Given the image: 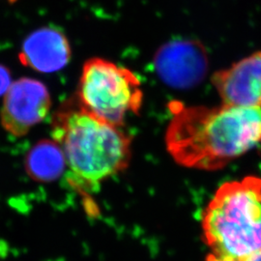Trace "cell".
I'll return each instance as SVG.
<instances>
[{"label":"cell","instance_id":"cell-2","mask_svg":"<svg viewBox=\"0 0 261 261\" xmlns=\"http://www.w3.org/2000/svg\"><path fill=\"white\" fill-rule=\"evenodd\" d=\"M53 137L64 152L75 184L92 191L129 166V136L87 112L80 103L58 112Z\"/></svg>","mask_w":261,"mask_h":261},{"label":"cell","instance_id":"cell-7","mask_svg":"<svg viewBox=\"0 0 261 261\" xmlns=\"http://www.w3.org/2000/svg\"><path fill=\"white\" fill-rule=\"evenodd\" d=\"M212 84L224 105L261 109V51L215 73Z\"/></svg>","mask_w":261,"mask_h":261},{"label":"cell","instance_id":"cell-13","mask_svg":"<svg viewBox=\"0 0 261 261\" xmlns=\"http://www.w3.org/2000/svg\"><path fill=\"white\" fill-rule=\"evenodd\" d=\"M10 1H15V0H10Z\"/></svg>","mask_w":261,"mask_h":261},{"label":"cell","instance_id":"cell-12","mask_svg":"<svg viewBox=\"0 0 261 261\" xmlns=\"http://www.w3.org/2000/svg\"><path fill=\"white\" fill-rule=\"evenodd\" d=\"M247 261H261V253L257 254V255H255V256H253L252 258Z\"/></svg>","mask_w":261,"mask_h":261},{"label":"cell","instance_id":"cell-6","mask_svg":"<svg viewBox=\"0 0 261 261\" xmlns=\"http://www.w3.org/2000/svg\"><path fill=\"white\" fill-rule=\"evenodd\" d=\"M208 56L203 45L194 40H173L159 48L154 67L165 84L177 89L196 86L205 77Z\"/></svg>","mask_w":261,"mask_h":261},{"label":"cell","instance_id":"cell-1","mask_svg":"<svg viewBox=\"0 0 261 261\" xmlns=\"http://www.w3.org/2000/svg\"><path fill=\"white\" fill-rule=\"evenodd\" d=\"M166 144L178 165L214 171L261 145V109L174 103Z\"/></svg>","mask_w":261,"mask_h":261},{"label":"cell","instance_id":"cell-11","mask_svg":"<svg viewBox=\"0 0 261 261\" xmlns=\"http://www.w3.org/2000/svg\"><path fill=\"white\" fill-rule=\"evenodd\" d=\"M206 261H224L222 260V259H220V258H218L217 256H215L214 254H212V253H210L208 256H207V258H206Z\"/></svg>","mask_w":261,"mask_h":261},{"label":"cell","instance_id":"cell-10","mask_svg":"<svg viewBox=\"0 0 261 261\" xmlns=\"http://www.w3.org/2000/svg\"><path fill=\"white\" fill-rule=\"evenodd\" d=\"M10 85H11V75H10L9 70L6 67L0 65V96L7 92Z\"/></svg>","mask_w":261,"mask_h":261},{"label":"cell","instance_id":"cell-8","mask_svg":"<svg viewBox=\"0 0 261 261\" xmlns=\"http://www.w3.org/2000/svg\"><path fill=\"white\" fill-rule=\"evenodd\" d=\"M71 57L69 42L56 28H43L32 32L22 45L20 61L42 73L63 69Z\"/></svg>","mask_w":261,"mask_h":261},{"label":"cell","instance_id":"cell-9","mask_svg":"<svg viewBox=\"0 0 261 261\" xmlns=\"http://www.w3.org/2000/svg\"><path fill=\"white\" fill-rule=\"evenodd\" d=\"M64 152L56 140H43L36 143L25 158V170L37 182H53L65 169Z\"/></svg>","mask_w":261,"mask_h":261},{"label":"cell","instance_id":"cell-5","mask_svg":"<svg viewBox=\"0 0 261 261\" xmlns=\"http://www.w3.org/2000/svg\"><path fill=\"white\" fill-rule=\"evenodd\" d=\"M51 106L45 84L33 79H19L5 93L0 119L12 136H25L31 128L47 117Z\"/></svg>","mask_w":261,"mask_h":261},{"label":"cell","instance_id":"cell-3","mask_svg":"<svg viewBox=\"0 0 261 261\" xmlns=\"http://www.w3.org/2000/svg\"><path fill=\"white\" fill-rule=\"evenodd\" d=\"M211 253L224 261H247L261 253V178L225 182L201 215Z\"/></svg>","mask_w":261,"mask_h":261},{"label":"cell","instance_id":"cell-4","mask_svg":"<svg viewBox=\"0 0 261 261\" xmlns=\"http://www.w3.org/2000/svg\"><path fill=\"white\" fill-rule=\"evenodd\" d=\"M142 98L140 80L130 70L97 57L84 63L79 101L99 119L120 127L128 113L138 114Z\"/></svg>","mask_w":261,"mask_h":261}]
</instances>
